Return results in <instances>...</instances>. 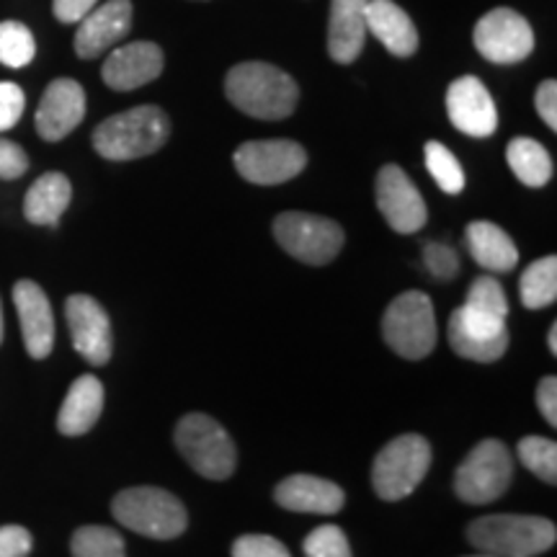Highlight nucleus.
<instances>
[{
	"mask_svg": "<svg viewBox=\"0 0 557 557\" xmlns=\"http://www.w3.org/2000/svg\"><path fill=\"white\" fill-rule=\"evenodd\" d=\"M225 94L230 103L253 120H287L297 109L299 86L289 73L269 62H240L227 73Z\"/></svg>",
	"mask_w": 557,
	"mask_h": 557,
	"instance_id": "f257e3e1",
	"label": "nucleus"
},
{
	"mask_svg": "<svg viewBox=\"0 0 557 557\" xmlns=\"http://www.w3.org/2000/svg\"><path fill=\"white\" fill-rule=\"evenodd\" d=\"M132 29V0H107L96 5L86 18L78 21L75 32V54L81 60L101 58L103 52L114 50Z\"/></svg>",
	"mask_w": 557,
	"mask_h": 557,
	"instance_id": "f3484780",
	"label": "nucleus"
},
{
	"mask_svg": "<svg viewBox=\"0 0 557 557\" xmlns=\"http://www.w3.org/2000/svg\"><path fill=\"white\" fill-rule=\"evenodd\" d=\"M13 305H16L21 336H24V346L29 357L47 359L54 346V318L45 289L37 282L21 278L16 287H13Z\"/></svg>",
	"mask_w": 557,
	"mask_h": 557,
	"instance_id": "6ab92c4d",
	"label": "nucleus"
},
{
	"mask_svg": "<svg viewBox=\"0 0 557 557\" xmlns=\"http://www.w3.org/2000/svg\"><path fill=\"white\" fill-rule=\"evenodd\" d=\"M508 325L506 320L485 315L462 305L449 318V346L457 357L491 364L498 361L508 348Z\"/></svg>",
	"mask_w": 557,
	"mask_h": 557,
	"instance_id": "f8f14e48",
	"label": "nucleus"
},
{
	"mask_svg": "<svg viewBox=\"0 0 557 557\" xmlns=\"http://www.w3.org/2000/svg\"><path fill=\"white\" fill-rule=\"evenodd\" d=\"M176 447L201 478L227 480L235 472L238 451H235L233 438L207 413L181 418L176 426Z\"/></svg>",
	"mask_w": 557,
	"mask_h": 557,
	"instance_id": "423d86ee",
	"label": "nucleus"
},
{
	"mask_svg": "<svg viewBox=\"0 0 557 557\" xmlns=\"http://www.w3.org/2000/svg\"><path fill=\"white\" fill-rule=\"evenodd\" d=\"M519 459L529 472H534L542 483H557V444L545 436H524L519 442Z\"/></svg>",
	"mask_w": 557,
	"mask_h": 557,
	"instance_id": "7c9ffc66",
	"label": "nucleus"
},
{
	"mask_svg": "<svg viewBox=\"0 0 557 557\" xmlns=\"http://www.w3.org/2000/svg\"><path fill=\"white\" fill-rule=\"evenodd\" d=\"M0 341H3V305H0Z\"/></svg>",
	"mask_w": 557,
	"mask_h": 557,
	"instance_id": "37998d69",
	"label": "nucleus"
},
{
	"mask_svg": "<svg viewBox=\"0 0 557 557\" xmlns=\"http://www.w3.org/2000/svg\"><path fill=\"white\" fill-rule=\"evenodd\" d=\"M447 114L468 137H491L498 129V109L485 83L475 75H462L447 90Z\"/></svg>",
	"mask_w": 557,
	"mask_h": 557,
	"instance_id": "2eb2a0df",
	"label": "nucleus"
},
{
	"mask_svg": "<svg viewBox=\"0 0 557 557\" xmlns=\"http://www.w3.org/2000/svg\"><path fill=\"white\" fill-rule=\"evenodd\" d=\"M86 116V90L78 81L58 78L47 86L41 96L37 116V132L47 143H60L73 132Z\"/></svg>",
	"mask_w": 557,
	"mask_h": 557,
	"instance_id": "dca6fc26",
	"label": "nucleus"
},
{
	"mask_svg": "<svg viewBox=\"0 0 557 557\" xmlns=\"http://www.w3.org/2000/svg\"><path fill=\"white\" fill-rule=\"evenodd\" d=\"M513 478V459L498 438H483L455 472V493L465 504L483 506L498 500Z\"/></svg>",
	"mask_w": 557,
	"mask_h": 557,
	"instance_id": "1a4fd4ad",
	"label": "nucleus"
},
{
	"mask_svg": "<svg viewBox=\"0 0 557 557\" xmlns=\"http://www.w3.org/2000/svg\"><path fill=\"white\" fill-rule=\"evenodd\" d=\"M111 513L122 527L150 540H176L189 527V513L173 493L163 487L139 485L116 493Z\"/></svg>",
	"mask_w": 557,
	"mask_h": 557,
	"instance_id": "20e7f679",
	"label": "nucleus"
},
{
	"mask_svg": "<svg viewBox=\"0 0 557 557\" xmlns=\"http://www.w3.org/2000/svg\"><path fill=\"white\" fill-rule=\"evenodd\" d=\"M374 191H377V209L395 233L413 235L429 222L426 201L400 165H382Z\"/></svg>",
	"mask_w": 557,
	"mask_h": 557,
	"instance_id": "ddd939ff",
	"label": "nucleus"
},
{
	"mask_svg": "<svg viewBox=\"0 0 557 557\" xmlns=\"http://www.w3.org/2000/svg\"><path fill=\"white\" fill-rule=\"evenodd\" d=\"M475 50L493 65H517L534 50L529 21L513 9H493L475 24Z\"/></svg>",
	"mask_w": 557,
	"mask_h": 557,
	"instance_id": "9b49d317",
	"label": "nucleus"
},
{
	"mask_svg": "<svg viewBox=\"0 0 557 557\" xmlns=\"http://www.w3.org/2000/svg\"><path fill=\"white\" fill-rule=\"evenodd\" d=\"M233 557H292V553L269 534H243L233 542Z\"/></svg>",
	"mask_w": 557,
	"mask_h": 557,
	"instance_id": "72a5a7b5",
	"label": "nucleus"
},
{
	"mask_svg": "<svg viewBox=\"0 0 557 557\" xmlns=\"http://www.w3.org/2000/svg\"><path fill=\"white\" fill-rule=\"evenodd\" d=\"M274 498L287 511L320 513V517H333L346 504L341 485L315 475H289L276 485Z\"/></svg>",
	"mask_w": 557,
	"mask_h": 557,
	"instance_id": "aec40b11",
	"label": "nucleus"
},
{
	"mask_svg": "<svg viewBox=\"0 0 557 557\" xmlns=\"http://www.w3.org/2000/svg\"><path fill=\"white\" fill-rule=\"evenodd\" d=\"M506 160L513 176L529 189H542L553 178V158L545 145L532 137H513L506 148Z\"/></svg>",
	"mask_w": 557,
	"mask_h": 557,
	"instance_id": "a878e982",
	"label": "nucleus"
},
{
	"mask_svg": "<svg viewBox=\"0 0 557 557\" xmlns=\"http://www.w3.org/2000/svg\"><path fill=\"white\" fill-rule=\"evenodd\" d=\"M302 549L308 557H354L344 529L336 524L318 527L315 532H310Z\"/></svg>",
	"mask_w": 557,
	"mask_h": 557,
	"instance_id": "473e14b6",
	"label": "nucleus"
},
{
	"mask_svg": "<svg viewBox=\"0 0 557 557\" xmlns=\"http://www.w3.org/2000/svg\"><path fill=\"white\" fill-rule=\"evenodd\" d=\"M65 315L75 351L88 364H107L111 359V348H114V338H111V320L101 302H96L90 295H73L65 302Z\"/></svg>",
	"mask_w": 557,
	"mask_h": 557,
	"instance_id": "4468645a",
	"label": "nucleus"
},
{
	"mask_svg": "<svg viewBox=\"0 0 557 557\" xmlns=\"http://www.w3.org/2000/svg\"><path fill=\"white\" fill-rule=\"evenodd\" d=\"M73 199V186L65 173L50 171L45 176H39L32 184V189L26 191L24 199V218L32 225L39 227H58V222Z\"/></svg>",
	"mask_w": 557,
	"mask_h": 557,
	"instance_id": "393cba45",
	"label": "nucleus"
},
{
	"mask_svg": "<svg viewBox=\"0 0 557 557\" xmlns=\"http://www.w3.org/2000/svg\"><path fill=\"white\" fill-rule=\"evenodd\" d=\"M367 32H372L389 54L410 58L418 50V29L406 11L393 0H367Z\"/></svg>",
	"mask_w": 557,
	"mask_h": 557,
	"instance_id": "4be33fe9",
	"label": "nucleus"
},
{
	"mask_svg": "<svg viewBox=\"0 0 557 557\" xmlns=\"http://www.w3.org/2000/svg\"><path fill=\"white\" fill-rule=\"evenodd\" d=\"M468 540L480 553L493 557H537L555 547L557 527L542 517L493 513L472 521Z\"/></svg>",
	"mask_w": 557,
	"mask_h": 557,
	"instance_id": "7ed1b4c3",
	"label": "nucleus"
},
{
	"mask_svg": "<svg viewBox=\"0 0 557 557\" xmlns=\"http://www.w3.org/2000/svg\"><path fill=\"white\" fill-rule=\"evenodd\" d=\"M274 238L292 259L325 267L344 248V227L336 220L310 212H282L274 220Z\"/></svg>",
	"mask_w": 557,
	"mask_h": 557,
	"instance_id": "6e6552de",
	"label": "nucleus"
},
{
	"mask_svg": "<svg viewBox=\"0 0 557 557\" xmlns=\"http://www.w3.org/2000/svg\"><path fill=\"white\" fill-rule=\"evenodd\" d=\"M171 120L163 109L135 107L109 116L94 129V150L107 160H137L169 143Z\"/></svg>",
	"mask_w": 557,
	"mask_h": 557,
	"instance_id": "f03ea898",
	"label": "nucleus"
},
{
	"mask_svg": "<svg viewBox=\"0 0 557 557\" xmlns=\"http://www.w3.org/2000/svg\"><path fill=\"white\" fill-rule=\"evenodd\" d=\"M534 107H537V114L542 116V122L555 132L557 129V83L555 81L540 83L537 94H534Z\"/></svg>",
	"mask_w": 557,
	"mask_h": 557,
	"instance_id": "58836bf2",
	"label": "nucleus"
},
{
	"mask_svg": "<svg viewBox=\"0 0 557 557\" xmlns=\"http://www.w3.org/2000/svg\"><path fill=\"white\" fill-rule=\"evenodd\" d=\"M472 557H493V555H485V553H480V555H472Z\"/></svg>",
	"mask_w": 557,
	"mask_h": 557,
	"instance_id": "c03bdc74",
	"label": "nucleus"
},
{
	"mask_svg": "<svg viewBox=\"0 0 557 557\" xmlns=\"http://www.w3.org/2000/svg\"><path fill=\"white\" fill-rule=\"evenodd\" d=\"M367 0H331L329 54L338 65H351L364 50Z\"/></svg>",
	"mask_w": 557,
	"mask_h": 557,
	"instance_id": "412c9836",
	"label": "nucleus"
},
{
	"mask_svg": "<svg viewBox=\"0 0 557 557\" xmlns=\"http://www.w3.org/2000/svg\"><path fill=\"white\" fill-rule=\"evenodd\" d=\"M423 158H426V169L431 173V178L436 181V186L444 194H451V197H455V194L465 189V171L447 145L431 139V143H426V148H423Z\"/></svg>",
	"mask_w": 557,
	"mask_h": 557,
	"instance_id": "c756f323",
	"label": "nucleus"
},
{
	"mask_svg": "<svg viewBox=\"0 0 557 557\" xmlns=\"http://www.w3.org/2000/svg\"><path fill=\"white\" fill-rule=\"evenodd\" d=\"M465 243H468L470 256L475 259L478 267L493 274H506V271L517 269L519 263V248L511 240V235L496 222H470L465 230Z\"/></svg>",
	"mask_w": 557,
	"mask_h": 557,
	"instance_id": "5701e85b",
	"label": "nucleus"
},
{
	"mask_svg": "<svg viewBox=\"0 0 557 557\" xmlns=\"http://www.w3.org/2000/svg\"><path fill=\"white\" fill-rule=\"evenodd\" d=\"M99 0H52V13L60 24H78L96 9Z\"/></svg>",
	"mask_w": 557,
	"mask_h": 557,
	"instance_id": "ea45409f",
	"label": "nucleus"
},
{
	"mask_svg": "<svg viewBox=\"0 0 557 557\" xmlns=\"http://www.w3.org/2000/svg\"><path fill=\"white\" fill-rule=\"evenodd\" d=\"M521 305L527 310H542L557 299V259L555 256H545V259L534 261L527 267L519 282Z\"/></svg>",
	"mask_w": 557,
	"mask_h": 557,
	"instance_id": "bb28decb",
	"label": "nucleus"
},
{
	"mask_svg": "<svg viewBox=\"0 0 557 557\" xmlns=\"http://www.w3.org/2000/svg\"><path fill=\"white\" fill-rule=\"evenodd\" d=\"M73 557H127L124 537L109 527H81L70 540Z\"/></svg>",
	"mask_w": 557,
	"mask_h": 557,
	"instance_id": "cd10ccee",
	"label": "nucleus"
},
{
	"mask_svg": "<svg viewBox=\"0 0 557 557\" xmlns=\"http://www.w3.org/2000/svg\"><path fill=\"white\" fill-rule=\"evenodd\" d=\"M547 346H549V351L557 354V323L549 325V333H547Z\"/></svg>",
	"mask_w": 557,
	"mask_h": 557,
	"instance_id": "79ce46f5",
	"label": "nucleus"
},
{
	"mask_svg": "<svg viewBox=\"0 0 557 557\" xmlns=\"http://www.w3.org/2000/svg\"><path fill=\"white\" fill-rule=\"evenodd\" d=\"M423 263H426L431 276L444 278V282L455 278L459 271V259L455 248L444 246V243H434V240L423 246Z\"/></svg>",
	"mask_w": 557,
	"mask_h": 557,
	"instance_id": "f704fd0d",
	"label": "nucleus"
},
{
	"mask_svg": "<svg viewBox=\"0 0 557 557\" xmlns=\"http://www.w3.org/2000/svg\"><path fill=\"white\" fill-rule=\"evenodd\" d=\"M233 163L250 184L278 186L305 171L308 152L295 139H250L235 150Z\"/></svg>",
	"mask_w": 557,
	"mask_h": 557,
	"instance_id": "9d476101",
	"label": "nucleus"
},
{
	"mask_svg": "<svg viewBox=\"0 0 557 557\" xmlns=\"http://www.w3.org/2000/svg\"><path fill=\"white\" fill-rule=\"evenodd\" d=\"M163 50L156 41H129L111 50L101 78L111 90H135L156 81L163 73Z\"/></svg>",
	"mask_w": 557,
	"mask_h": 557,
	"instance_id": "a211bd4d",
	"label": "nucleus"
},
{
	"mask_svg": "<svg viewBox=\"0 0 557 557\" xmlns=\"http://www.w3.org/2000/svg\"><path fill=\"white\" fill-rule=\"evenodd\" d=\"M382 338L403 359H426L438 338L431 299L416 289L395 297L382 315Z\"/></svg>",
	"mask_w": 557,
	"mask_h": 557,
	"instance_id": "39448f33",
	"label": "nucleus"
},
{
	"mask_svg": "<svg viewBox=\"0 0 557 557\" xmlns=\"http://www.w3.org/2000/svg\"><path fill=\"white\" fill-rule=\"evenodd\" d=\"M26 171H29V158H26L24 148L11 139H0V178H21Z\"/></svg>",
	"mask_w": 557,
	"mask_h": 557,
	"instance_id": "e433bc0d",
	"label": "nucleus"
},
{
	"mask_svg": "<svg viewBox=\"0 0 557 557\" xmlns=\"http://www.w3.org/2000/svg\"><path fill=\"white\" fill-rule=\"evenodd\" d=\"M37 54V41L26 24L21 21H0V65L26 67Z\"/></svg>",
	"mask_w": 557,
	"mask_h": 557,
	"instance_id": "c85d7f7f",
	"label": "nucleus"
},
{
	"mask_svg": "<svg viewBox=\"0 0 557 557\" xmlns=\"http://www.w3.org/2000/svg\"><path fill=\"white\" fill-rule=\"evenodd\" d=\"M465 305L478 312H485V315H493L500 320L508 318L506 292L500 287L498 278L493 276H478L475 282H472V287L468 292V302Z\"/></svg>",
	"mask_w": 557,
	"mask_h": 557,
	"instance_id": "2f4dec72",
	"label": "nucleus"
},
{
	"mask_svg": "<svg viewBox=\"0 0 557 557\" xmlns=\"http://www.w3.org/2000/svg\"><path fill=\"white\" fill-rule=\"evenodd\" d=\"M103 410V385L94 374H83L70 385L62 400L58 429L65 436H83L96 426Z\"/></svg>",
	"mask_w": 557,
	"mask_h": 557,
	"instance_id": "b1692460",
	"label": "nucleus"
},
{
	"mask_svg": "<svg viewBox=\"0 0 557 557\" xmlns=\"http://www.w3.org/2000/svg\"><path fill=\"white\" fill-rule=\"evenodd\" d=\"M26 109V96L16 83L0 81V132L16 127Z\"/></svg>",
	"mask_w": 557,
	"mask_h": 557,
	"instance_id": "c9c22d12",
	"label": "nucleus"
},
{
	"mask_svg": "<svg viewBox=\"0 0 557 557\" xmlns=\"http://www.w3.org/2000/svg\"><path fill=\"white\" fill-rule=\"evenodd\" d=\"M431 468V447L423 436H395L374 457L372 485L382 500H403L423 483Z\"/></svg>",
	"mask_w": 557,
	"mask_h": 557,
	"instance_id": "0eeeda50",
	"label": "nucleus"
},
{
	"mask_svg": "<svg viewBox=\"0 0 557 557\" xmlns=\"http://www.w3.org/2000/svg\"><path fill=\"white\" fill-rule=\"evenodd\" d=\"M32 545L29 529L18 524L0 527V557H29Z\"/></svg>",
	"mask_w": 557,
	"mask_h": 557,
	"instance_id": "4c0bfd02",
	"label": "nucleus"
},
{
	"mask_svg": "<svg viewBox=\"0 0 557 557\" xmlns=\"http://www.w3.org/2000/svg\"><path fill=\"white\" fill-rule=\"evenodd\" d=\"M537 406H540V413L545 416V421L555 429L557 426V380L553 374H547V377H542L540 382Z\"/></svg>",
	"mask_w": 557,
	"mask_h": 557,
	"instance_id": "a19ab883",
	"label": "nucleus"
}]
</instances>
